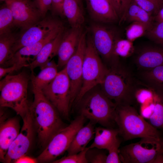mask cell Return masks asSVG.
<instances>
[{
	"instance_id": "6da1fadb",
	"label": "cell",
	"mask_w": 163,
	"mask_h": 163,
	"mask_svg": "<svg viewBox=\"0 0 163 163\" xmlns=\"http://www.w3.org/2000/svg\"><path fill=\"white\" fill-rule=\"evenodd\" d=\"M32 90L34 98L30 104L29 111L39 142L44 148L53 136L67 125L41 90L34 88Z\"/></svg>"
},
{
	"instance_id": "7a4b0ae2",
	"label": "cell",
	"mask_w": 163,
	"mask_h": 163,
	"mask_svg": "<svg viewBox=\"0 0 163 163\" xmlns=\"http://www.w3.org/2000/svg\"><path fill=\"white\" fill-rule=\"evenodd\" d=\"M117 105L103 92L100 85L87 92L76 105L79 115L90 120L94 124L114 128Z\"/></svg>"
},
{
	"instance_id": "3957f363",
	"label": "cell",
	"mask_w": 163,
	"mask_h": 163,
	"mask_svg": "<svg viewBox=\"0 0 163 163\" xmlns=\"http://www.w3.org/2000/svg\"><path fill=\"white\" fill-rule=\"evenodd\" d=\"M135 81L130 72L118 63L108 69L100 85L104 94L117 106H133Z\"/></svg>"
},
{
	"instance_id": "277c9868",
	"label": "cell",
	"mask_w": 163,
	"mask_h": 163,
	"mask_svg": "<svg viewBox=\"0 0 163 163\" xmlns=\"http://www.w3.org/2000/svg\"><path fill=\"white\" fill-rule=\"evenodd\" d=\"M120 135L125 141L144 137L163 141L161 133L132 105L117 106L115 118Z\"/></svg>"
},
{
	"instance_id": "5b68a950",
	"label": "cell",
	"mask_w": 163,
	"mask_h": 163,
	"mask_svg": "<svg viewBox=\"0 0 163 163\" xmlns=\"http://www.w3.org/2000/svg\"><path fill=\"white\" fill-rule=\"evenodd\" d=\"M30 78L25 72L8 75L0 82V106L14 110L22 119L29 110L28 99V82Z\"/></svg>"
},
{
	"instance_id": "8992f818",
	"label": "cell",
	"mask_w": 163,
	"mask_h": 163,
	"mask_svg": "<svg viewBox=\"0 0 163 163\" xmlns=\"http://www.w3.org/2000/svg\"><path fill=\"white\" fill-rule=\"evenodd\" d=\"M108 70L96 50L91 37H88L83 62L82 87L73 105L76 106L87 92L100 85Z\"/></svg>"
},
{
	"instance_id": "52a82bcc",
	"label": "cell",
	"mask_w": 163,
	"mask_h": 163,
	"mask_svg": "<svg viewBox=\"0 0 163 163\" xmlns=\"http://www.w3.org/2000/svg\"><path fill=\"white\" fill-rule=\"evenodd\" d=\"M85 119L83 116L79 115L56 133L37 158L38 161L53 162L66 151L77 132L83 126Z\"/></svg>"
},
{
	"instance_id": "ba28073f",
	"label": "cell",
	"mask_w": 163,
	"mask_h": 163,
	"mask_svg": "<svg viewBox=\"0 0 163 163\" xmlns=\"http://www.w3.org/2000/svg\"><path fill=\"white\" fill-rule=\"evenodd\" d=\"M163 150V141L144 137L120 149L119 156L123 163H155Z\"/></svg>"
},
{
	"instance_id": "9c48e42d",
	"label": "cell",
	"mask_w": 163,
	"mask_h": 163,
	"mask_svg": "<svg viewBox=\"0 0 163 163\" xmlns=\"http://www.w3.org/2000/svg\"><path fill=\"white\" fill-rule=\"evenodd\" d=\"M41 91L60 114L68 118L71 109L70 82L65 67Z\"/></svg>"
},
{
	"instance_id": "30bf717a",
	"label": "cell",
	"mask_w": 163,
	"mask_h": 163,
	"mask_svg": "<svg viewBox=\"0 0 163 163\" xmlns=\"http://www.w3.org/2000/svg\"><path fill=\"white\" fill-rule=\"evenodd\" d=\"M86 41V32H82L75 53L65 66L70 82L71 108L73 105L82 87L83 64Z\"/></svg>"
},
{
	"instance_id": "8fae6325",
	"label": "cell",
	"mask_w": 163,
	"mask_h": 163,
	"mask_svg": "<svg viewBox=\"0 0 163 163\" xmlns=\"http://www.w3.org/2000/svg\"><path fill=\"white\" fill-rule=\"evenodd\" d=\"M62 26L59 21L51 18L40 20L24 30L17 38L12 49L13 55L21 48L41 40L55 30Z\"/></svg>"
},
{
	"instance_id": "7c38bea8",
	"label": "cell",
	"mask_w": 163,
	"mask_h": 163,
	"mask_svg": "<svg viewBox=\"0 0 163 163\" xmlns=\"http://www.w3.org/2000/svg\"><path fill=\"white\" fill-rule=\"evenodd\" d=\"M23 120L21 131L9 147L4 162H13L21 156L27 155L31 147L35 132L29 110Z\"/></svg>"
},
{
	"instance_id": "4fadbf2b",
	"label": "cell",
	"mask_w": 163,
	"mask_h": 163,
	"mask_svg": "<svg viewBox=\"0 0 163 163\" xmlns=\"http://www.w3.org/2000/svg\"><path fill=\"white\" fill-rule=\"evenodd\" d=\"M5 3L12 12L14 25L23 30L42 18L33 2L30 0H8Z\"/></svg>"
},
{
	"instance_id": "5bb4252c",
	"label": "cell",
	"mask_w": 163,
	"mask_h": 163,
	"mask_svg": "<svg viewBox=\"0 0 163 163\" xmlns=\"http://www.w3.org/2000/svg\"><path fill=\"white\" fill-rule=\"evenodd\" d=\"M91 30L94 45L99 54L109 64L110 67L117 63L113 55L116 38L113 32L106 27L97 24L91 25Z\"/></svg>"
},
{
	"instance_id": "9a60e30c",
	"label": "cell",
	"mask_w": 163,
	"mask_h": 163,
	"mask_svg": "<svg viewBox=\"0 0 163 163\" xmlns=\"http://www.w3.org/2000/svg\"><path fill=\"white\" fill-rule=\"evenodd\" d=\"M63 29L59 27L41 40L33 44L24 46L15 52L3 66L6 67L14 64H21L28 67L36 59L43 46L49 41L55 38Z\"/></svg>"
},
{
	"instance_id": "2e32d148",
	"label": "cell",
	"mask_w": 163,
	"mask_h": 163,
	"mask_svg": "<svg viewBox=\"0 0 163 163\" xmlns=\"http://www.w3.org/2000/svg\"><path fill=\"white\" fill-rule=\"evenodd\" d=\"M146 45L136 51L135 62L141 71L163 65V45Z\"/></svg>"
},
{
	"instance_id": "e0dca14e",
	"label": "cell",
	"mask_w": 163,
	"mask_h": 163,
	"mask_svg": "<svg viewBox=\"0 0 163 163\" xmlns=\"http://www.w3.org/2000/svg\"><path fill=\"white\" fill-rule=\"evenodd\" d=\"M82 32V27H71L63 34L57 53L58 67L65 66L68 61L75 53Z\"/></svg>"
},
{
	"instance_id": "ac0fdd59",
	"label": "cell",
	"mask_w": 163,
	"mask_h": 163,
	"mask_svg": "<svg viewBox=\"0 0 163 163\" xmlns=\"http://www.w3.org/2000/svg\"><path fill=\"white\" fill-rule=\"evenodd\" d=\"M87 9L91 17L99 22L111 23L120 18L117 12L106 0H85Z\"/></svg>"
},
{
	"instance_id": "d6986e66",
	"label": "cell",
	"mask_w": 163,
	"mask_h": 163,
	"mask_svg": "<svg viewBox=\"0 0 163 163\" xmlns=\"http://www.w3.org/2000/svg\"><path fill=\"white\" fill-rule=\"evenodd\" d=\"M20 130L19 122L16 118L1 121L0 159L1 162H3L9 147L19 134Z\"/></svg>"
},
{
	"instance_id": "ffe728a7",
	"label": "cell",
	"mask_w": 163,
	"mask_h": 163,
	"mask_svg": "<svg viewBox=\"0 0 163 163\" xmlns=\"http://www.w3.org/2000/svg\"><path fill=\"white\" fill-rule=\"evenodd\" d=\"M63 34V29L55 38L43 46L35 60L27 67L31 71H33L34 69L37 67H39L42 70L49 64L55 56L57 55Z\"/></svg>"
},
{
	"instance_id": "44dd1931",
	"label": "cell",
	"mask_w": 163,
	"mask_h": 163,
	"mask_svg": "<svg viewBox=\"0 0 163 163\" xmlns=\"http://www.w3.org/2000/svg\"><path fill=\"white\" fill-rule=\"evenodd\" d=\"M94 124L90 122L83 126L77 132L67 150L68 155L77 154L84 150L94 137Z\"/></svg>"
},
{
	"instance_id": "7402d4cb",
	"label": "cell",
	"mask_w": 163,
	"mask_h": 163,
	"mask_svg": "<svg viewBox=\"0 0 163 163\" xmlns=\"http://www.w3.org/2000/svg\"><path fill=\"white\" fill-rule=\"evenodd\" d=\"M81 5L76 0H64L63 5L64 16L72 28L82 27L85 21Z\"/></svg>"
},
{
	"instance_id": "603a6c76",
	"label": "cell",
	"mask_w": 163,
	"mask_h": 163,
	"mask_svg": "<svg viewBox=\"0 0 163 163\" xmlns=\"http://www.w3.org/2000/svg\"><path fill=\"white\" fill-rule=\"evenodd\" d=\"M57 64L52 61L37 75L32 71L30 77L32 88L41 90L48 85L56 77L58 72Z\"/></svg>"
},
{
	"instance_id": "cb8c5ba5",
	"label": "cell",
	"mask_w": 163,
	"mask_h": 163,
	"mask_svg": "<svg viewBox=\"0 0 163 163\" xmlns=\"http://www.w3.org/2000/svg\"><path fill=\"white\" fill-rule=\"evenodd\" d=\"M118 135V128L96 127L94 141L89 147L107 150Z\"/></svg>"
},
{
	"instance_id": "d4e9b609",
	"label": "cell",
	"mask_w": 163,
	"mask_h": 163,
	"mask_svg": "<svg viewBox=\"0 0 163 163\" xmlns=\"http://www.w3.org/2000/svg\"><path fill=\"white\" fill-rule=\"evenodd\" d=\"M155 88L152 113L147 121L163 134V91Z\"/></svg>"
},
{
	"instance_id": "484cf974",
	"label": "cell",
	"mask_w": 163,
	"mask_h": 163,
	"mask_svg": "<svg viewBox=\"0 0 163 163\" xmlns=\"http://www.w3.org/2000/svg\"><path fill=\"white\" fill-rule=\"evenodd\" d=\"M131 23L139 22L144 23H153L154 16L137 5L133 0L129 4L123 21Z\"/></svg>"
},
{
	"instance_id": "4316f807",
	"label": "cell",
	"mask_w": 163,
	"mask_h": 163,
	"mask_svg": "<svg viewBox=\"0 0 163 163\" xmlns=\"http://www.w3.org/2000/svg\"><path fill=\"white\" fill-rule=\"evenodd\" d=\"M140 75L141 81L163 91V65L141 71Z\"/></svg>"
},
{
	"instance_id": "83f0119b",
	"label": "cell",
	"mask_w": 163,
	"mask_h": 163,
	"mask_svg": "<svg viewBox=\"0 0 163 163\" xmlns=\"http://www.w3.org/2000/svg\"><path fill=\"white\" fill-rule=\"evenodd\" d=\"M17 38L11 31L0 35V66H3L12 56V49Z\"/></svg>"
},
{
	"instance_id": "f1b7e54d",
	"label": "cell",
	"mask_w": 163,
	"mask_h": 163,
	"mask_svg": "<svg viewBox=\"0 0 163 163\" xmlns=\"http://www.w3.org/2000/svg\"><path fill=\"white\" fill-rule=\"evenodd\" d=\"M133 42L128 39L116 38L115 40L113 55L115 61L118 62V58L128 57L135 52Z\"/></svg>"
},
{
	"instance_id": "f546056e",
	"label": "cell",
	"mask_w": 163,
	"mask_h": 163,
	"mask_svg": "<svg viewBox=\"0 0 163 163\" xmlns=\"http://www.w3.org/2000/svg\"><path fill=\"white\" fill-rule=\"evenodd\" d=\"M154 23L133 22L131 23L126 29V39L133 42L136 39L145 36Z\"/></svg>"
},
{
	"instance_id": "4dcf8cb0",
	"label": "cell",
	"mask_w": 163,
	"mask_h": 163,
	"mask_svg": "<svg viewBox=\"0 0 163 163\" xmlns=\"http://www.w3.org/2000/svg\"><path fill=\"white\" fill-rule=\"evenodd\" d=\"M14 25V18L11 10L5 4L0 9V35L11 31Z\"/></svg>"
},
{
	"instance_id": "1f68e13d",
	"label": "cell",
	"mask_w": 163,
	"mask_h": 163,
	"mask_svg": "<svg viewBox=\"0 0 163 163\" xmlns=\"http://www.w3.org/2000/svg\"><path fill=\"white\" fill-rule=\"evenodd\" d=\"M145 36L156 44L163 45V22H154Z\"/></svg>"
},
{
	"instance_id": "d6a6232c",
	"label": "cell",
	"mask_w": 163,
	"mask_h": 163,
	"mask_svg": "<svg viewBox=\"0 0 163 163\" xmlns=\"http://www.w3.org/2000/svg\"><path fill=\"white\" fill-rule=\"evenodd\" d=\"M137 5L153 16L163 5L159 0H133Z\"/></svg>"
},
{
	"instance_id": "836d02e7",
	"label": "cell",
	"mask_w": 163,
	"mask_h": 163,
	"mask_svg": "<svg viewBox=\"0 0 163 163\" xmlns=\"http://www.w3.org/2000/svg\"><path fill=\"white\" fill-rule=\"evenodd\" d=\"M103 149L89 147L85 155L88 163H106L107 155Z\"/></svg>"
},
{
	"instance_id": "e575fe53",
	"label": "cell",
	"mask_w": 163,
	"mask_h": 163,
	"mask_svg": "<svg viewBox=\"0 0 163 163\" xmlns=\"http://www.w3.org/2000/svg\"><path fill=\"white\" fill-rule=\"evenodd\" d=\"M88 147L79 153L65 156L52 162L53 163H88L86 158V153Z\"/></svg>"
},
{
	"instance_id": "d590c367",
	"label": "cell",
	"mask_w": 163,
	"mask_h": 163,
	"mask_svg": "<svg viewBox=\"0 0 163 163\" xmlns=\"http://www.w3.org/2000/svg\"><path fill=\"white\" fill-rule=\"evenodd\" d=\"M120 139L117 137L107 149L108 151L106 163H121L119 156V147Z\"/></svg>"
},
{
	"instance_id": "8d00e7d4",
	"label": "cell",
	"mask_w": 163,
	"mask_h": 163,
	"mask_svg": "<svg viewBox=\"0 0 163 163\" xmlns=\"http://www.w3.org/2000/svg\"><path fill=\"white\" fill-rule=\"evenodd\" d=\"M33 2L42 18L45 17L48 11L51 9L52 0H34Z\"/></svg>"
},
{
	"instance_id": "74e56055",
	"label": "cell",
	"mask_w": 163,
	"mask_h": 163,
	"mask_svg": "<svg viewBox=\"0 0 163 163\" xmlns=\"http://www.w3.org/2000/svg\"><path fill=\"white\" fill-rule=\"evenodd\" d=\"M26 67L25 66L21 64H14L10 66L0 67V78L7 75V74L11 73L14 71H17L21 68Z\"/></svg>"
},
{
	"instance_id": "f35d334b",
	"label": "cell",
	"mask_w": 163,
	"mask_h": 163,
	"mask_svg": "<svg viewBox=\"0 0 163 163\" xmlns=\"http://www.w3.org/2000/svg\"><path fill=\"white\" fill-rule=\"evenodd\" d=\"M64 0H52L51 9L54 14L64 16L63 11V5Z\"/></svg>"
},
{
	"instance_id": "ab89813d",
	"label": "cell",
	"mask_w": 163,
	"mask_h": 163,
	"mask_svg": "<svg viewBox=\"0 0 163 163\" xmlns=\"http://www.w3.org/2000/svg\"><path fill=\"white\" fill-rule=\"evenodd\" d=\"M120 8L122 17L120 22L123 21L127 8L132 0H116Z\"/></svg>"
},
{
	"instance_id": "60d3db41",
	"label": "cell",
	"mask_w": 163,
	"mask_h": 163,
	"mask_svg": "<svg viewBox=\"0 0 163 163\" xmlns=\"http://www.w3.org/2000/svg\"><path fill=\"white\" fill-rule=\"evenodd\" d=\"M38 161L37 158H34L27 155H23L15 160V163H36Z\"/></svg>"
},
{
	"instance_id": "b9f144b4",
	"label": "cell",
	"mask_w": 163,
	"mask_h": 163,
	"mask_svg": "<svg viewBox=\"0 0 163 163\" xmlns=\"http://www.w3.org/2000/svg\"><path fill=\"white\" fill-rule=\"evenodd\" d=\"M108 1L114 8L120 18V20L122 18V15L120 6L116 0H106Z\"/></svg>"
},
{
	"instance_id": "7bdbcfd3",
	"label": "cell",
	"mask_w": 163,
	"mask_h": 163,
	"mask_svg": "<svg viewBox=\"0 0 163 163\" xmlns=\"http://www.w3.org/2000/svg\"><path fill=\"white\" fill-rule=\"evenodd\" d=\"M154 20L155 22H163V5L154 17Z\"/></svg>"
},
{
	"instance_id": "ee69618b",
	"label": "cell",
	"mask_w": 163,
	"mask_h": 163,
	"mask_svg": "<svg viewBox=\"0 0 163 163\" xmlns=\"http://www.w3.org/2000/svg\"><path fill=\"white\" fill-rule=\"evenodd\" d=\"M81 5L82 0H76Z\"/></svg>"
},
{
	"instance_id": "f6af8a7d",
	"label": "cell",
	"mask_w": 163,
	"mask_h": 163,
	"mask_svg": "<svg viewBox=\"0 0 163 163\" xmlns=\"http://www.w3.org/2000/svg\"><path fill=\"white\" fill-rule=\"evenodd\" d=\"M1 2H2V1H5L6 2V1H7L8 0H0Z\"/></svg>"
},
{
	"instance_id": "bcb514c9",
	"label": "cell",
	"mask_w": 163,
	"mask_h": 163,
	"mask_svg": "<svg viewBox=\"0 0 163 163\" xmlns=\"http://www.w3.org/2000/svg\"><path fill=\"white\" fill-rule=\"evenodd\" d=\"M159 0L163 2V0Z\"/></svg>"
},
{
	"instance_id": "7dc6e473",
	"label": "cell",
	"mask_w": 163,
	"mask_h": 163,
	"mask_svg": "<svg viewBox=\"0 0 163 163\" xmlns=\"http://www.w3.org/2000/svg\"><path fill=\"white\" fill-rule=\"evenodd\" d=\"M162 153L163 154V150L162 151Z\"/></svg>"
}]
</instances>
